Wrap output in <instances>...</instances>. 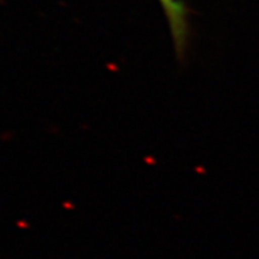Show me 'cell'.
<instances>
[{
    "label": "cell",
    "instance_id": "cell-1",
    "mask_svg": "<svg viewBox=\"0 0 259 259\" xmlns=\"http://www.w3.org/2000/svg\"><path fill=\"white\" fill-rule=\"evenodd\" d=\"M161 6L166 21L170 28L175 53L178 57H184L187 49L188 36H190V21L188 10L182 0H158Z\"/></svg>",
    "mask_w": 259,
    "mask_h": 259
}]
</instances>
